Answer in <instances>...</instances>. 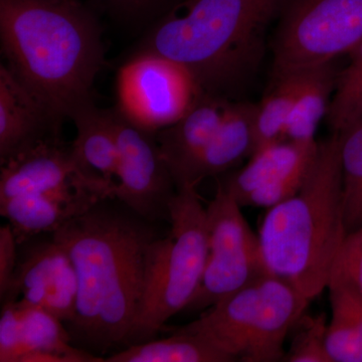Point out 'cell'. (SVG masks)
<instances>
[{
    "label": "cell",
    "instance_id": "cell-30",
    "mask_svg": "<svg viewBox=\"0 0 362 362\" xmlns=\"http://www.w3.org/2000/svg\"><path fill=\"white\" fill-rule=\"evenodd\" d=\"M18 244L11 226L0 228V299L6 298L13 284L18 265Z\"/></svg>",
    "mask_w": 362,
    "mask_h": 362
},
{
    "label": "cell",
    "instance_id": "cell-11",
    "mask_svg": "<svg viewBox=\"0 0 362 362\" xmlns=\"http://www.w3.org/2000/svg\"><path fill=\"white\" fill-rule=\"evenodd\" d=\"M317 150L316 140L273 143L257 150L244 168L218 181L240 206L270 209L300 189Z\"/></svg>",
    "mask_w": 362,
    "mask_h": 362
},
{
    "label": "cell",
    "instance_id": "cell-14",
    "mask_svg": "<svg viewBox=\"0 0 362 362\" xmlns=\"http://www.w3.org/2000/svg\"><path fill=\"white\" fill-rule=\"evenodd\" d=\"M107 199H112L108 188L93 185H74L0 201V214L9 221L20 246L42 233L56 232Z\"/></svg>",
    "mask_w": 362,
    "mask_h": 362
},
{
    "label": "cell",
    "instance_id": "cell-13",
    "mask_svg": "<svg viewBox=\"0 0 362 362\" xmlns=\"http://www.w3.org/2000/svg\"><path fill=\"white\" fill-rule=\"evenodd\" d=\"M81 185L109 188L113 194L109 185L90 180L81 170L71 145L62 141L61 136L40 140L1 162L0 201Z\"/></svg>",
    "mask_w": 362,
    "mask_h": 362
},
{
    "label": "cell",
    "instance_id": "cell-6",
    "mask_svg": "<svg viewBox=\"0 0 362 362\" xmlns=\"http://www.w3.org/2000/svg\"><path fill=\"white\" fill-rule=\"evenodd\" d=\"M310 301L283 279L267 273L178 331L202 335L235 361H283L286 338Z\"/></svg>",
    "mask_w": 362,
    "mask_h": 362
},
{
    "label": "cell",
    "instance_id": "cell-3",
    "mask_svg": "<svg viewBox=\"0 0 362 362\" xmlns=\"http://www.w3.org/2000/svg\"><path fill=\"white\" fill-rule=\"evenodd\" d=\"M288 2L185 0L157 23L141 52L177 62L206 94L225 97L256 73L269 25Z\"/></svg>",
    "mask_w": 362,
    "mask_h": 362
},
{
    "label": "cell",
    "instance_id": "cell-16",
    "mask_svg": "<svg viewBox=\"0 0 362 362\" xmlns=\"http://www.w3.org/2000/svg\"><path fill=\"white\" fill-rule=\"evenodd\" d=\"M230 103L225 97L204 94L177 122L156 133L176 187L213 139Z\"/></svg>",
    "mask_w": 362,
    "mask_h": 362
},
{
    "label": "cell",
    "instance_id": "cell-23",
    "mask_svg": "<svg viewBox=\"0 0 362 362\" xmlns=\"http://www.w3.org/2000/svg\"><path fill=\"white\" fill-rule=\"evenodd\" d=\"M349 56V64L338 74L326 115L333 133L339 135L362 122V42Z\"/></svg>",
    "mask_w": 362,
    "mask_h": 362
},
{
    "label": "cell",
    "instance_id": "cell-7",
    "mask_svg": "<svg viewBox=\"0 0 362 362\" xmlns=\"http://www.w3.org/2000/svg\"><path fill=\"white\" fill-rule=\"evenodd\" d=\"M362 42V0H289L274 37L271 78L326 65Z\"/></svg>",
    "mask_w": 362,
    "mask_h": 362
},
{
    "label": "cell",
    "instance_id": "cell-25",
    "mask_svg": "<svg viewBox=\"0 0 362 362\" xmlns=\"http://www.w3.org/2000/svg\"><path fill=\"white\" fill-rule=\"evenodd\" d=\"M327 318L325 314L307 316L303 314L292 330L295 331L291 347L283 361L332 362L326 350Z\"/></svg>",
    "mask_w": 362,
    "mask_h": 362
},
{
    "label": "cell",
    "instance_id": "cell-19",
    "mask_svg": "<svg viewBox=\"0 0 362 362\" xmlns=\"http://www.w3.org/2000/svg\"><path fill=\"white\" fill-rule=\"evenodd\" d=\"M21 321V354L18 362H103L88 350L71 344L69 331L49 312L23 303Z\"/></svg>",
    "mask_w": 362,
    "mask_h": 362
},
{
    "label": "cell",
    "instance_id": "cell-10",
    "mask_svg": "<svg viewBox=\"0 0 362 362\" xmlns=\"http://www.w3.org/2000/svg\"><path fill=\"white\" fill-rule=\"evenodd\" d=\"M113 113L120 152L113 199L150 223L169 221V202L177 188L156 133L133 125L116 109Z\"/></svg>",
    "mask_w": 362,
    "mask_h": 362
},
{
    "label": "cell",
    "instance_id": "cell-20",
    "mask_svg": "<svg viewBox=\"0 0 362 362\" xmlns=\"http://www.w3.org/2000/svg\"><path fill=\"white\" fill-rule=\"evenodd\" d=\"M335 62L300 71L301 83L286 125V140L315 141L317 128L327 115L337 86L340 70Z\"/></svg>",
    "mask_w": 362,
    "mask_h": 362
},
{
    "label": "cell",
    "instance_id": "cell-26",
    "mask_svg": "<svg viewBox=\"0 0 362 362\" xmlns=\"http://www.w3.org/2000/svg\"><path fill=\"white\" fill-rule=\"evenodd\" d=\"M325 344L332 362H362V337L341 317L331 316Z\"/></svg>",
    "mask_w": 362,
    "mask_h": 362
},
{
    "label": "cell",
    "instance_id": "cell-29",
    "mask_svg": "<svg viewBox=\"0 0 362 362\" xmlns=\"http://www.w3.org/2000/svg\"><path fill=\"white\" fill-rule=\"evenodd\" d=\"M331 312L341 317L362 337V295L340 279L331 278L329 284Z\"/></svg>",
    "mask_w": 362,
    "mask_h": 362
},
{
    "label": "cell",
    "instance_id": "cell-28",
    "mask_svg": "<svg viewBox=\"0 0 362 362\" xmlns=\"http://www.w3.org/2000/svg\"><path fill=\"white\" fill-rule=\"evenodd\" d=\"M21 321L23 307L21 301L2 304L0 317V361L18 362L21 354Z\"/></svg>",
    "mask_w": 362,
    "mask_h": 362
},
{
    "label": "cell",
    "instance_id": "cell-21",
    "mask_svg": "<svg viewBox=\"0 0 362 362\" xmlns=\"http://www.w3.org/2000/svg\"><path fill=\"white\" fill-rule=\"evenodd\" d=\"M108 362H233L235 359L195 333L176 331L163 339L135 343L107 357Z\"/></svg>",
    "mask_w": 362,
    "mask_h": 362
},
{
    "label": "cell",
    "instance_id": "cell-18",
    "mask_svg": "<svg viewBox=\"0 0 362 362\" xmlns=\"http://www.w3.org/2000/svg\"><path fill=\"white\" fill-rule=\"evenodd\" d=\"M71 120L76 127L71 151L81 170L114 192L120 152L113 110H101L93 103L76 112Z\"/></svg>",
    "mask_w": 362,
    "mask_h": 362
},
{
    "label": "cell",
    "instance_id": "cell-31",
    "mask_svg": "<svg viewBox=\"0 0 362 362\" xmlns=\"http://www.w3.org/2000/svg\"><path fill=\"white\" fill-rule=\"evenodd\" d=\"M112 13L124 16H137L158 8L168 0H99Z\"/></svg>",
    "mask_w": 362,
    "mask_h": 362
},
{
    "label": "cell",
    "instance_id": "cell-1",
    "mask_svg": "<svg viewBox=\"0 0 362 362\" xmlns=\"http://www.w3.org/2000/svg\"><path fill=\"white\" fill-rule=\"evenodd\" d=\"M109 199L52 233L77 274V310L66 324L71 340L102 354L129 343L144 294L147 252L158 238L150 221Z\"/></svg>",
    "mask_w": 362,
    "mask_h": 362
},
{
    "label": "cell",
    "instance_id": "cell-12",
    "mask_svg": "<svg viewBox=\"0 0 362 362\" xmlns=\"http://www.w3.org/2000/svg\"><path fill=\"white\" fill-rule=\"evenodd\" d=\"M78 291L71 259L52 238L26 245L18 252L13 284L1 302L16 301L23 295V303L49 312L66 325L75 317Z\"/></svg>",
    "mask_w": 362,
    "mask_h": 362
},
{
    "label": "cell",
    "instance_id": "cell-2",
    "mask_svg": "<svg viewBox=\"0 0 362 362\" xmlns=\"http://www.w3.org/2000/svg\"><path fill=\"white\" fill-rule=\"evenodd\" d=\"M7 66L59 123L94 103L101 28L80 0H0Z\"/></svg>",
    "mask_w": 362,
    "mask_h": 362
},
{
    "label": "cell",
    "instance_id": "cell-24",
    "mask_svg": "<svg viewBox=\"0 0 362 362\" xmlns=\"http://www.w3.org/2000/svg\"><path fill=\"white\" fill-rule=\"evenodd\" d=\"M339 136L343 214L349 235L362 228V122Z\"/></svg>",
    "mask_w": 362,
    "mask_h": 362
},
{
    "label": "cell",
    "instance_id": "cell-22",
    "mask_svg": "<svg viewBox=\"0 0 362 362\" xmlns=\"http://www.w3.org/2000/svg\"><path fill=\"white\" fill-rule=\"evenodd\" d=\"M300 83V71L285 77L271 78L270 88L255 109L254 153L267 145L286 140V125L294 106Z\"/></svg>",
    "mask_w": 362,
    "mask_h": 362
},
{
    "label": "cell",
    "instance_id": "cell-9",
    "mask_svg": "<svg viewBox=\"0 0 362 362\" xmlns=\"http://www.w3.org/2000/svg\"><path fill=\"white\" fill-rule=\"evenodd\" d=\"M117 107L133 125L157 133L177 122L206 93L185 66L139 52L118 71Z\"/></svg>",
    "mask_w": 362,
    "mask_h": 362
},
{
    "label": "cell",
    "instance_id": "cell-4",
    "mask_svg": "<svg viewBox=\"0 0 362 362\" xmlns=\"http://www.w3.org/2000/svg\"><path fill=\"white\" fill-rule=\"evenodd\" d=\"M347 233L343 214L340 136L318 142V150L296 194L270 207L259 239L269 273L309 300L328 287Z\"/></svg>",
    "mask_w": 362,
    "mask_h": 362
},
{
    "label": "cell",
    "instance_id": "cell-17",
    "mask_svg": "<svg viewBox=\"0 0 362 362\" xmlns=\"http://www.w3.org/2000/svg\"><path fill=\"white\" fill-rule=\"evenodd\" d=\"M256 104L230 102L220 128L176 187H197L202 180L228 173L254 153Z\"/></svg>",
    "mask_w": 362,
    "mask_h": 362
},
{
    "label": "cell",
    "instance_id": "cell-5",
    "mask_svg": "<svg viewBox=\"0 0 362 362\" xmlns=\"http://www.w3.org/2000/svg\"><path fill=\"white\" fill-rule=\"evenodd\" d=\"M169 216L171 235L157 238L147 252L144 294L127 346L156 339L166 321L187 309L204 278L209 233L197 187H177Z\"/></svg>",
    "mask_w": 362,
    "mask_h": 362
},
{
    "label": "cell",
    "instance_id": "cell-15",
    "mask_svg": "<svg viewBox=\"0 0 362 362\" xmlns=\"http://www.w3.org/2000/svg\"><path fill=\"white\" fill-rule=\"evenodd\" d=\"M61 123L7 66L0 68V163L52 136Z\"/></svg>",
    "mask_w": 362,
    "mask_h": 362
},
{
    "label": "cell",
    "instance_id": "cell-8",
    "mask_svg": "<svg viewBox=\"0 0 362 362\" xmlns=\"http://www.w3.org/2000/svg\"><path fill=\"white\" fill-rule=\"evenodd\" d=\"M240 206L218 181L206 206L209 258L204 278L185 310L202 312L269 273L259 235L243 216Z\"/></svg>",
    "mask_w": 362,
    "mask_h": 362
},
{
    "label": "cell",
    "instance_id": "cell-27",
    "mask_svg": "<svg viewBox=\"0 0 362 362\" xmlns=\"http://www.w3.org/2000/svg\"><path fill=\"white\" fill-rule=\"evenodd\" d=\"M331 278L345 281L362 295V228L345 238Z\"/></svg>",
    "mask_w": 362,
    "mask_h": 362
}]
</instances>
